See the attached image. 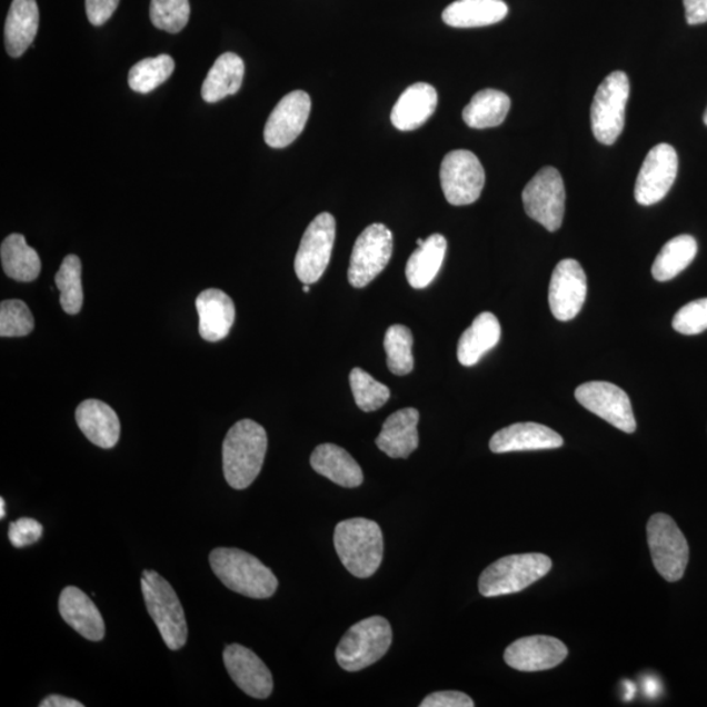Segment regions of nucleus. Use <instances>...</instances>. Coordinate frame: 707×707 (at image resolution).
<instances>
[{"label": "nucleus", "instance_id": "f257e3e1", "mask_svg": "<svg viewBox=\"0 0 707 707\" xmlns=\"http://www.w3.org/2000/svg\"><path fill=\"white\" fill-rule=\"evenodd\" d=\"M268 451V434L252 419L235 424L223 441V474L236 490L252 485L263 466Z\"/></svg>", "mask_w": 707, "mask_h": 707}, {"label": "nucleus", "instance_id": "f03ea898", "mask_svg": "<svg viewBox=\"0 0 707 707\" xmlns=\"http://www.w3.org/2000/svg\"><path fill=\"white\" fill-rule=\"evenodd\" d=\"M210 566L231 591L252 599H268L276 594L278 579L259 558L236 548H217L210 554Z\"/></svg>", "mask_w": 707, "mask_h": 707}, {"label": "nucleus", "instance_id": "7ed1b4c3", "mask_svg": "<svg viewBox=\"0 0 707 707\" xmlns=\"http://www.w3.org/2000/svg\"><path fill=\"white\" fill-rule=\"evenodd\" d=\"M335 547L346 569L357 578H370L378 571L385 539L377 521L354 518L338 522Z\"/></svg>", "mask_w": 707, "mask_h": 707}, {"label": "nucleus", "instance_id": "20e7f679", "mask_svg": "<svg viewBox=\"0 0 707 707\" xmlns=\"http://www.w3.org/2000/svg\"><path fill=\"white\" fill-rule=\"evenodd\" d=\"M147 610L169 650L187 645L188 624L179 596L168 580L157 571L145 570L141 578Z\"/></svg>", "mask_w": 707, "mask_h": 707}, {"label": "nucleus", "instance_id": "39448f33", "mask_svg": "<svg viewBox=\"0 0 707 707\" xmlns=\"http://www.w3.org/2000/svg\"><path fill=\"white\" fill-rule=\"evenodd\" d=\"M550 570L551 559L541 554L506 556L486 567L478 580V589L485 598L518 594Z\"/></svg>", "mask_w": 707, "mask_h": 707}, {"label": "nucleus", "instance_id": "423d86ee", "mask_svg": "<svg viewBox=\"0 0 707 707\" xmlns=\"http://www.w3.org/2000/svg\"><path fill=\"white\" fill-rule=\"evenodd\" d=\"M392 645V628L385 617L374 616L352 625L336 650L338 665L357 673L375 665Z\"/></svg>", "mask_w": 707, "mask_h": 707}, {"label": "nucleus", "instance_id": "0eeeda50", "mask_svg": "<svg viewBox=\"0 0 707 707\" xmlns=\"http://www.w3.org/2000/svg\"><path fill=\"white\" fill-rule=\"evenodd\" d=\"M647 542L655 569L667 581L684 577L689 562V545L676 521L667 514H655L647 522Z\"/></svg>", "mask_w": 707, "mask_h": 707}, {"label": "nucleus", "instance_id": "6e6552de", "mask_svg": "<svg viewBox=\"0 0 707 707\" xmlns=\"http://www.w3.org/2000/svg\"><path fill=\"white\" fill-rule=\"evenodd\" d=\"M629 94V78L624 71L609 73L596 91L591 107V128L600 143L614 145L621 136Z\"/></svg>", "mask_w": 707, "mask_h": 707}, {"label": "nucleus", "instance_id": "1a4fd4ad", "mask_svg": "<svg viewBox=\"0 0 707 707\" xmlns=\"http://www.w3.org/2000/svg\"><path fill=\"white\" fill-rule=\"evenodd\" d=\"M522 205L527 216L556 232L561 228L565 216L566 190L561 173L554 167H545L537 172L522 190Z\"/></svg>", "mask_w": 707, "mask_h": 707}, {"label": "nucleus", "instance_id": "9d476101", "mask_svg": "<svg viewBox=\"0 0 707 707\" xmlns=\"http://www.w3.org/2000/svg\"><path fill=\"white\" fill-rule=\"evenodd\" d=\"M394 253V235L385 225L374 223L359 235L354 245L349 282L356 289H364L377 278Z\"/></svg>", "mask_w": 707, "mask_h": 707}, {"label": "nucleus", "instance_id": "9b49d317", "mask_svg": "<svg viewBox=\"0 0 707 707\" xmlns=\"http://www.w3.org/2000/svg\"><path fill=\"white\" fill-rule=\"evenodd\" d=\"M336 219L329 212H321L307 227L295 257V272L305 285L319 281L326 272L333 252Z\"/></svg>", "mask_w": 707, "mask_h": 707}, {"label": "nucleus", "instance_id": "f8f14e48", "mask_svg": "<svg viewBox=\"0 0 707 707\" xmlns=\"http://www.w3.org/2000/svg\"><path fill=\"white\" fill-rule=\"evenodd\" d=\"M440 186L446 200L454 206L475 203L482 193L485 171L474 152H448L440 166Z\"/></svg>", "mask_w": 707, "mask_h": 707}, {"label": "nucleus", "instance_id": "ddd939ff", "mask_svg": "<svg viewBox=\"0 0 707 707\" xmlns=\"http://www.w3.org/2000/svg\"><path fill=\"white\" fill-rule=\"evenodd\" d=\"M581 407L594 412L616 429L633 434L637 430L635 412L628 394L607 381H589L576 390Z\"/></svg>", "mask_w": 707, "mask_h": 707}, {"label": "nucleus", "instance_id": "4468645a", "mask_svg": "<svg viewBox=\"0 0 707 707\" xmlns=\"http://www.w3.org/2000/svg\"><path fill=\"white\" fill-rule=\"evenodd\" d=\"M679 169V158L673 146L660 143L647 153L637 177L635 197L643 206L658 203L671 190Z\"/></svg>", "mask_w": 707, "mask_h": 707}, {"label": "nucleus", "instance_id": "2eb2a0df", "mask_svg": "<svg viewBox=\"0 0 707 707\" xmlns=\"http://www.w3.org/2000/svg\"><path fill=\"white\" fill-rule=\"evenodd\" d=\"M587 298V277L577 260L559 262L549 286L550 311L559 321L576 319Z\"/></svg>", "mask_w": 707, "mask_h": 707}, {"label": "nucleus", "instance_id": "dca6fc26", "mask_svg": "<svg viewBox=\"0 0 707 707\" xmlns=\"http://www.w3.org/2000/svg\"><path fill=\"white\" fill-rule=\"evenodd\" d=\"M312 101L305 91H293L286 94L272 110L265 125V142L272 149H285L303 132Z\"/></svg>", "mask_w": 707, "mask_h": 707}, {"label": "nucleus", "instance_id": "f3484780", "mask_svg": "<svg viewBox=\"0 0 707 707\" xmlns=\"http://www.w3.org/2000/svg\"><path fill=\"white\" fill-rule=\"evenodd\" d=\"M567 647L561 640L549 636L525 637L506 648L505 661L521 673L547 671L561 665Z\"/></svg>", "mask_w": 707, "mask_h": 707}, {"label": "nucleus", "instance_id": "a211bd4d", "mask_svg": "<svg viewBox=\"0 0 707 707\" xmlns=\"http://www.w3.org/2000/svg\"><path fill=\"white\" fill-rule=\"evenodd\" d=\"M223 661L228 675L246 695L259 699L270 697L275 687L271 673L252 650L238 644L227 646Z\"/></svg>", "mask_w": 707, "mask_h": 707}, {"label": "nucleus", "instance_id": "6ab92c4d", "mask_svg": "<svg viewBox=\"0 0 707 707\" xmlns=\"http://www.w3.org/2000/svg\"><path fill=\"white\" fill-rule=\"evenodd\" d=\"M564 446V439L555 430L535 422L515 424L499 430L490 439L495 454L540 451Z\"/></svg>", "mask_w": 707, "mask_h": 707}, {"label": "nucleus", "instance_id": "aec40b11", "mask_svg": "<svg viewBox=\"0 0 707 707\" xmlns=\"http://www.w3.org/2000/svg\"><path fill=\"white\" fill-rule=\"evenodd\" d=\"M59 614L66 624L92 643L106 637V624L94 603L78 587L69 586L59 596Z\"/></svg>", "mask_w": 707, "mask_h": 707}, {"label": "nucleus", "instance_id": "412c9836", "mask_svg": "<svg viewBox=\"0 0 707 707\" xmlns=\"http://www.w3.org/2000/svg\"><path fill=\"white\" fill-rule=\"evenodd\" d=\"M200 335L205 341L219 342L230 335L236 318L233 301L218 289H208L196 300Z\"/></svg>", "mask_w": 707, "mask_h": 707}, {"label": "nucleus", "instance_id": "4be33fe9", "mask_svg": "<svg viewBox=\"0 0 707 707\" xmlns=\"http://www.w3.org/2000/svg\"><path fill=\"white\" fill-rule=\"evenodd\" d=\"M438 92L429 83H416L407 88L397 100L390 121L400 131H411L422 127L436 112Z\"/></svg>", "mask_w": 707, "mask_h": 707}, {"label": "nucleus", "instance_id": "5701e85b", "mask_svg": "<svg viewBox=\"0 0 707 707\" xmlns=\"http://www.w3.org/2000/svg\"><path fill=\"white\" fill-rule=\"evenodd\" d=\"M419 412L415 408L401 409L387 418L377 438V446L392 459H407L419 444L417 425Z\"/></svg>", "mask_w": 707, "mask_h": 707}, {"label": "nucleus", "instance_id": "b1692460", "mask_svg": "<svg viewBox=\"0 0 707 707\" xmlns=\"http://www.w3.org/2000/svg\"><path fill=\"white\" fill-rule=\"evenodd\" d=\"M77 424L94 446L109 449L118 444L121 424L117 412L100 400H86L76 411Z\"/></svg>", "mask_w": 707, "mask_h": 707}, {"label": "nucleus", "instance_id": "393cba45", "mask_svg": "<svg viewBox=\"0 0 707 707\" xmlns=\"http://www.w3.org/2000/svg\"><path fill=\"white\" fill-rule=\"evenodd\" d=\"M40 12L36 0H12L4 27L7 51L13 58L26 53L39 32Z\"/></svg>", "mask_w": 707, "mask_h": 707}, {"label": "nucleus", "instance_id": "a878e982", "mask_svg": "<svg viewBox=\"0 0 707 707\" xmlns=\"http://www.w3.org/2000/svg\"><path fill=\"white\" fill-rule=\"evenodd\" d=\"M311 466L319 475L342 488H358L364 484V470L346 449L326 444L316 447Z\"/></svg>", "mask_w": 707, "mask_h": 707}, {"label": "nucleus", "instance_id": "bb28decb", "mask_svg": "<svg viewBox=\"0 0 707 707\" xmlns=\"http://www.w3.org/2000/svg\"><path fill=\"white\" fill-rule=\"evenodd\" d=\"M502 329L495 315L482 312L478 315L471 326L464 331L458 345L460 365L471 367L499 343Z\"/></svg>", "mask_w": 707, "mask_h": 707}, {"label": "nucleus", "instance_id": "cd10ccee", "mask_svg": "<svg viewBox=\"0 0 707 707\" xmlns=\"http://www.w3.org/2000/svg\"><path fill=\"white\" fill-rule=\"evenodd\" d=\"M508 13L504 0H456L444 11V21L454 28H476L497 24Z\"/></svg>", "mask_w": 707, "mask_h": 707}, {"label": "nucleus", "instance_id": "c85d7f7f", "mask_svg": "<svg viewBox=\"0 0 707 707\" xmlns=\"http://www.w3.org/2000/svg\"><path fill=\"white\" fill-rule=\"evenodd\" d=\"M447 240L444 235L434 233L425 239L410 256L407 263V278L412 289L422 290L437 278L445 262Z\"/></svg>", "mask_w": 707, "mask_h": 707}, {"label": "nucleus", "instance_id": "c756f323", "mask_svg": "<svg viewBox=\"0 0 707 707\" xmlns=\"http://www.w3.org/2000/svg\"><path fill=\"white\" fill-rule=\"evenodd\" d=\"M246 66L239 56L225 53L217 59L206 77L202 86V98L206 102H218L238 93L242 79H245Z\"/></svg>", "mask_w": 707, "mask_h": 707}, {"label": "nucleus", "instance_id": "7c9ffc66", "mask_svg": "<svg viewBox=\"0 0 707 707\" xmlns=\"http://www.w3.org/2000/svg\"><path fill=\"white\" fill-rule=\"evenodd\" d=\"M2 267L7 277L19 282H32L41 272L40 256L27 245L23 235L12 233L0 248Z\"/></svg>", "mask_w": 707, "mask_h": 707}, {"label": "nucleus", "instance_id": "2f4dec72", "mask_svg": "<svg viewBox=\"0 0 707 707\" xmlns=\"http://www.w3.org/2000/svg\"><path fill=\"white\" fill-rule=\"evenodd\" d=\"M511 100L505 92L482 90L462 110V120L471 129H489L504 123L510 112Z\"/></svg>", "mask_w": 707, "mask_h": 707}, {"label": "nucleus", "instance_id": "473e14b6", "mask_svg": "<svg viewBox=\"0 0 707 707\" xmlns=\"http://www.w3.org/2000/svg\"><path fill=\"white\" fill-rule=\"evenodd\" d=\"M698 246L690 235L676 236L661 248L653 265V277L659 282L671 281L694 262Z\"/></svg>", "mask_w": 707, "mask_h": 707}, {"label": "nucleus", "instance_id": "72a5a7b5", "mask_svg": "<svg viewBox=\"0 0 707 707\" xmlns=\"http://www.w3.org/2000/svg\"><path fill=\"white\" fill-rule=\"evenodd\" d=\"M56 286L61 291V307L68 315L82 311L84 293L82 286V261L76 255L64 257L56 275Z\"/></svg>", "mask_w": 707, "mask_h": 707}, {"label": "nucleus", "instance_id": "f704fd0d", "mask_svg": "<svg viewBox=\"0 0 707 707\" xmlns=\"http://www.w3.org/2000/svg\"><path fill=\"white\" fill-rule=\"evenodd\" d=\"M173 71L175 61L171 56L146 58L130 69L129 86L138 93H149L166 83Z\"/></svg>", "mask_w": 707, "mask_h": 707}, {"label": "nucleus", "instance_id": "c9c22d12", "mask_svg": "<svg viewBox=\"0 0 707 707\" xmlns=\"http://www.w3.org/2000/svg\"><path fill=\"white\" fill-rule=\"evenodd\" d=\"M411 330L408 327L396 326L389 327L385 338V349L387 352V365L389 371L404 377L415 368V357H412Z\"/></svg>", "mask_w": 707, "mask_h": 707}, {"label": "nucleus", "instance_id": "e433bc0d", "mask_svg": "<svg viewBox=\"0 0 707 707\" xmlns=\"http://www.w3.org/2000/svg\"><path fill=\"white\" fill-rule=\"evenodd\" d=\"M350 387L358 408L367 412L380 409L390 397L389 388L375 380L362 368H354L350 372Z\"/></svg>", "mask_w": 707, "mask_h": 707}, {"label": "nucleus", "instance_id": "4c0bfd02", "mask_svg": "<svg viewBox=\"0 0 707 707\" xmlns=\"http://www.w3.org/2000/svg\"><path fill=\"white\" fill-rule=\"evenodd\" d=\"M190 17L189 0H151L152 24L168 33H179L187 27Z\"/></svg>", "mask_w": 707, "mask_h": 707}, {"label": "nucleus", "instance_id": "58836bf2", "mask_svg": "<svg viewBox=\"0 0 707 707\" xmlns=\"http://www.w3.org/2000/svg\"><path fill=\"white\" fill-rule=\"evenodd\" d=\"M34 319L31 309L19 299L2 301L0 305V336L26 337L32 333Z\"/></svg>", "mask_w": 707, "mask_h": 707}, {"label": "nucleus", "instance_id": "ea45409f", "mask_svg": "<svg viewBox=\"0 0 707 707\" xmlns=\"http://www.w3.org/2000/svg\"><path fill=\"white\" fill-rule=\"evenodd\" d=\"M677 333L696 336L707 329V298L690 301L677 311L673 320Z\"/></svg>", "mask_w": 707, "mask_h": 707}, {"label": "nucleus", "instance_id": "a19ab883", "mask_svg": "<svg viewBox=\"0 0 707 707\" xmlns=\"http://www.w3.org/2000/svg\"><path fill=\"white\" fill-rule=\"evenodd\" d=\"M43 534L40 521L32 518H21L12 521L9 528V539L14 548H26L39 541Z\"/></svg>", "mask_w": 707, "mask_h": 707}, {"label": "nucleus", "instance_id": "79ce46f5", "mask_svg": "<svg viewBox=\"0 0 707 707\" xmlns=\"http://www.w3.org/2000/svg\"><path fill=\"white\" fill-rule=\"evenodd\" d=\"M421 707H474L475 703L468 695L462 691L447 690L436 691L430 696H427Z\"/></svg>", "mask_w": 707, "mask_h": 707}, {"label": "nucleus", "instance_id": "37998d69", "mask_svg": "<svg viewBox=\"0 0 707 707\" xmlns=\"http://www.w3.org/2000/svg\"><path fill=\"white\" fill-rule=\"evenodd\" d=\"M120 0H86V12L94 27L104 26L113 17Z\"/></svg>", "mask_w": 707, "mask_h": 707}, {"label": "nucleus", "instance_id": "c03bdc74", "mask_svg": "<svg viewBox=\"0 0 707 707\" xmlns=\"http://www.w3.org/2000/svg\"><path fill=\"white\" fill-rule=\"evenodd\" d=\"M684 7L688 24L707 23V0H684Z\"/></svg>", "mask_w": 707, "mask_h": 707}, {"label": "nucleus", "instance_id": "a18cd8bd", "mask_svg": "<svg viewBox=\"0 0 707 707\" xmlns=\"http://www.w3.org/2000/svg\"><path fill=\"white\" fill-rule=\"evenodd\" d=\"M83 706L84 705L82 703L77 701V699H72V698H68V697H63L59 695H51L47 697L46 699H43V701L40 704V707H83Z\"/></svg>", "mask_w": 707, "mask_h": 707}, {"label": "nucleus", "instance_id": "49530a36", "mask_svg": "<svg viewBox=\"0 0 707 707\" xmlns=\"http://www.w3.org/2000/svg\"><path fill=\"white\" fill-rule=\"evenodd\" d=\"M6 518V500L4 498H0V519Z\"/></svg>", "mask_w": 707, "mask_h": 707}, {"label": "nucleus", "instance_id": "de8ad7c7", "mask_svg": "<svg viewBox=\"0 0 707 707\" xmlns=\"http://www.w3.org/2000/svg\"><path fill=\"white\" fill-rule=\"evenodd\" d=\"M425 240L424 239H418L417 240V246L421 247L424 245Z\"/></svg>", "mask_w": 707, "mask_h": 707}, {"label": "nucleus", "instance_id": "09e8293b", "mask_svg": "<svg viewBox=\"0 0 707 707\" xmlns=\"http://www.w3.org/2000/svg\"><path fill=\"white\" fill-rule=\"evenodd\" d=\"M303 291H305L306 293H308V292H309V285H305V287H303Z\"/></svg>", "mask_w": 707, "mask_h": 707}, {"label": "nucleus", "instance_id": "8fccbe9b", "mask_svg": "<svg viewBox=\"0 0 707 707\" xmlns=\"http://www.w3.org/2000/svg\"><path fill=\"white\" fill-rule=\"evenodd\" d=\"M704 122H705V125H706V127H707V109H706V112H705V114H704Z\"/></svg>", "mask_w": 707, "mask_h": 707}]
</instances>
